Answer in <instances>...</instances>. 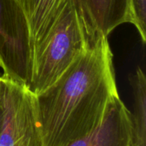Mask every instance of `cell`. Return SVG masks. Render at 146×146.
Here are the masks:
<instances>
[{"label": "cell", "mask_w": 146, "mask_h": 146, "mask_svg": "<svg viewBox=\"0 0 146 146\" xmlns=\"http://www.w3.org/2000/svg\"><path fill=\"white\" fill-rule=\"evenodd\" d=\"M113 58L108 38L101 39L35 95L43 146H68L101 123L119 96Z\"/></svg>", "instance_id": "obj_1"}, {"label": "cell", "mask_w": 146, "mask_h": 146, "mask_svg": "<svg viewBox=\"0 0 146 146\" xmlns=\"http://www.w3.org/2000/svg\"><path fill=\"white\" fill-rule=\"evenodd\" d=\"M89 47L74 0H68L51 32L33 56L29 90L38 95L50 87Z\"/></svg>", "instance_id": "obj_2"}, {"label": "cell", "mask_w": 146, "mask_h": 146, "mask_svg": "<svg viewBox=\"0 0 146 146\" xmlns=\"http://www.w3.org/2000/svg\"><path fill=\"white\" fill-rule=\"evenodd\" d=\"M33 45L27 18L16 0H0V68L7 79L29 89Z\"/></svg>", "instance_id": "obj_3"}, {"label": "cell", "mask_w": 146, "mask_h": 146, "mask_svg": "<svg viewBox=\"0 0 146 146\" xmlns=\"http://www.w3.org/2000/svg\"><path fill=\"white\" fill-rule=\"evenodd\" d=\"M0 146H43L36 96L9 79L3 96Z\"/></svg>", "instance_id": "obj_4"}, {"label": "cell", "mask_w": 146, "mask_h": 146, "mask_svg": "<svg viewBox=\"0 0 146 146\" xmlns=\"http://www.w3.org/2000/svg\"><path fill=\"white\" fill-rule=\"evenodd\" d=\"M89 46L94 45L119 26L133 25L132 0H74Z\"/></svg>", "instance_id": "obj_5"}, {"label": "cell", "mask_w": 146, "mask_h": 146, "mask_svg": "<svg viewBox=\"0 0 146 146\" xmlns=\"http://www.w3.org/2000/svg\"><path fill=\"white\" fill-rule=\"evenodd\" d=\"M131 112L120 96L110 104L101 123L68 146H131Z\"/></svg>", "instance_id": "obj_6"}, {"label": "cell", "mask_w": 146, "mask_h": 146, "mask_svg": "<svg viewBox=\"0 0 146 146\" xmlns=\"http://www.w3.org/2000/svg\"><path fill=\"white\" fill-rule=\"evenodd\" d=\"M31 30L33 56L42 47L68 0H16Z\"/></svg>", "instance_id": "obj_7"}, {"label": "cell", "mask_w": 146, "mask_h": 146, "mask_svg": "<svg viewBox=\"0 0 146 146\" xmlns=\"http://www.w3.org/2000/svg\"><path fill=\"white\" fill-rule=\"evenodd\" d=\"M133 94L131 146H146V79L140 67L130 79Z\"/></svg>", "instance_id": "obj_8"}, {"label": "cell", "mask_w": 146, "mask_h": 146, "mask_svg": "<svg viewBox=\"0 0 146 146\" xmlns=\"http://www.w3.org/2000/svg\"><path fill=\"white\" fill-rule=\"evenodd\" d=\"M133 26L136 27L141 41H146V0H132Z\"/></svg>", "instance_id": "obj_9"}, {"label": "cell", "mask_w": 146, "mask_h": 146, "mask_svg": "<svg viewBox=\"0 0 146 146\" xmlns=\"http://www.w3.org/2000/svg\"><path fill=\"white\" fill-rule=\"evenodd\" d=\"M7 82V78L3 75L0 76V127L2 123L3 118V96H4V90Z\"/></svg>", "instance_id": "obj_10"}]
</instances>
